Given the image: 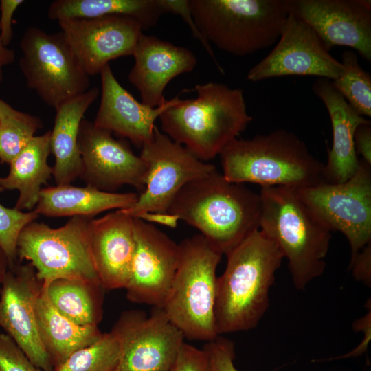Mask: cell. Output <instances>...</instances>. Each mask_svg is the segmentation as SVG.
<instances>
[{"instance_id":"15","label":"cell","mask_w":371,"mask_h":371,"mask_svg":"<svg viewBox=\"0 0 371 371\" xmlns=\"http://www.w3.org/2000/svg\"><path fill=\"white\" fill-rule=\"evenodd\" d=\"M81 157L80 177L87 186L114 192L124 185L140 193L145 189L147 168L144 161L112 133L82 120L78 135Z\"/></svg>"},{"instance_id":"19","label":"cell","mask_w":371,"mask_h":371,"mask_svg":"<svg viewBox=\"0 0 371 371\" xmlns=\"http://www.w3.org/2000/svg\"><path fill=\"white\" fill-rule=\"evenodd\" d=\"M101 99L93 123L98 127L128 139L142 148L154 136L155 122L176 104L178 96L152 108L138 102L117 81L109 64L100 73Z\"/></svg>"},{"instance_id":"43","label":"cell","mask_w":371,"mask_h":371,"mask_svg":"<svg viewBox=\"0 0 371 371\" xmlns=\"http://www.w3.org/2000/svg\"><path fill=\"white\" fill-rule=\"evenodd\" d=\"M207 363H208V362H207ZM206 371H212V370L210 369V368L208 363H207V369H206Z\"/></svg>"},{"instance_id":"6","label":"cell","mask_w":371,"mask_h":371,"mask_svg":"<svg viewBox=\"0 0 371 371\" xmlns=\"http://www.w3.org/2000/svg\"><path fill=\"white\" fill-rule=\"evenodd\" d=\"M179 245L178 267L162 309L185 339L208 342L219 335L215 304L222 254L201 234Z\"/></svg>"},{"instance_id":"9","label":"cell","mask_w":371,"mask_h":371,"mask_svg":"<svg viewBox=\"0 0 371 371\" xmlns=\"http://www.w3.org/2000/svg\"><path fill=\"white\" fill-rule=\"evenodd\" d=\"M19 68L28 88L54 109L90 88L84 71L61 31L28 27L20 43Z\"/></svg>"},{"instance_id":"44","label":"cell","mask_w":371,"mask_h":371,"mask_svg":"<svg viewBox=\"0 0 371 371\" xmlns=\"http://www.w3.org/2000/svg\"><path fill=\"white\" fill-rule=\"evenodd\" d=\"M115 371H120V370H119V367H118V368H117V370H116Z\"/></svg>"},{"instance_id":"14","label":"cell","mask_w":371,"mask_h":371,"mask_svg":"<svg viewBox=\"0 0 371 371\" xmlns=\"http://www.w3.org/2000/svg\"><path fill=\"white\" fill-rule=\"evenodd\" d=\"M135 252L124 289L132 302L162 308L179 260V245L151 223L133 218Z\"/></svg>"},{"instance_id":"32","label":"cell","mask_w":371,"mask_h":371,"mask_svg":"<svg viewBox=\"0 0 371 371\" xmlns=\"http://www.w3.org/2000/svg\"><path fill=\"white\" fill-rule=\"evenodd\" d=\"M3 190L0 187V192ZM38 216L34 210L24 212L0 204V247L5 254L10 267L16 263V243L21 231Z\"/></svg>"},{"instance_id":"42","label":"cell","mask_w":371,"mask_h":371,"mask_svg":"<svg viewBox=\"0 0 371 371\" xmlns=\"http://www.w3.org/2000/svg\"><path fill=\"white\" fill-rule=\"evenodd\" d=\"M19 111L0 99V120L16 115Z\"/></svg>"},{"instance_id":"39","label":"cell","mask_w":371,"mask_h":371,"mask_svg":"<svg viewBox=\"0 0 371 371\" xmlns=\"http://www.w3.org/2000/svg\"><path fill=\"white\" fill-rule=\"evenodd\" d=\"M354 144L357 155L362 160L371 164V127L370 123L359 125L354 135Z\"/></svg>"},{"instance_id":"18","label":"cell","mask_w":371,"mask_h":371,"mask_svg":"<svg viewBox=\"0 0 371 371\" xmlns=\"http://www.w3.org/2000/svg\"><path fill=\"white\" fill-rule=\"evenodd\" d=\"M289 13L308 24L330 51L349 47L371 62V12L359 0H288Z\"/></svg>"},{"instance_id":"30","label":"cell","mask_w":371,"mask_h":371,"mask_svg":"<svg viewBox=\"0 0 371 371\" xmlns=\"http://www.w3.org/2000/svg\"><path fill=\"white\" fill-rule=\"evenodd\" d=\"M343 70L332 84L360 115L371 117V76L360 66L352 51L341 54Z\"/></svg>"},{"instance_id":"38","label":"cell","mask_w":371,"mask_h":371,"mask_svg":"<svg viewBox=\"0 0 371 371\" xmlns=\"http://www.w3.org/2000/svg\"><path fill=\"white\" fill-rule=\"evenodd\" d=\"M349 269L355 279L370 285L371 282V245L366 246L351 261Z\"/></svg>"},{"instance_id":"35","label":"cell","mask_w":371,"mask_h":371,"mask_svg":"<svg viewBox=\"0 0 371 371\" xmlns=\"http://www.w3.org/2000/svg\"><path fill=\"white\" fill-rule=\"evenodd\" d=\"M159 1L165 14L172 13L182 17L189 26L193 36L202 44L204 49L212 58L218 71L223 74L224 70L216 60L211 44L201 34L194 21L190 12L188 0H159Z\"/></svg>"},{"instance_id":"7","label":"cell","mask_w":371,"mask_h":371,"mask_svg":"<svg viewBox=\"0 0 371 371\" xmlns=\"http://www.w3.org/2000/svg\"><path fill=\"white\" fill-rule=\"evenodd\" d=\"M188 4L210 43L238 56L273 45L289 14L288 0H188Z\"/></svg>"},{"instance_id":"16","label":"cell","mask_w":371,"mask_h":371,"mask_svg":"<svg viewBox=\"0 0 371 371\" xmlns=\"http://www.w3.org/2000/svg\"><path fill=\"white\" fill-rule=\"evenodd\" d=\"M58 23L89 76L99 74L112 60L133 56L143 33L137 21L124 16L73 19Z\"/></svg>"},{"instance_id":"36","label":"cell","mask_w":371,"mask_h":371,"mask_svg":"<svg viewBox=\"0 0 371 371\" xmlns=\"http://www.w3.org/2000/svg\"><path fill=\"white\" fill-rule=\"evenodd\" d=\"M207 363L203 349L185 341L169 371H206Z\"/></svg>"},{"instance_id":"23","label":"cell","mask_w":371,"mask_h":371,"mask_svg":"<svg viewBox=\"0 0 371 371\" xmlns=\"http://www.w3.org/2000/svg\"><path fill=\"white\" fill-rule=\"evenodd\" d=\"M100 94L93 87L58 106L50 131V150L55 158L52 175L56 185L70 184L80 177L81 157L78 135L83 116Z\"/></svg>"},{"instance_id":"37","label":"cell","mask_w":371,"mask_h":371,"mask_svg":"<svg viewBox=\"0 0 371 371\" xmlns=\"http://www.w3.org/2000/svg\"><path fill=\"white\" fill-rule=\"evenodd\" d=\"M23 3V0L0 1V39L5 47L10 45L13 37V15Z\"/></svg>"},{"instance_id":"5","label":"cell","mask_w":371,"mask_h":371,"mask_svg":"<svg viewBox=\"0 0 371 371\" xmlns=\"http://www.w3.org/2000/svg\"><path fill=\"white\" fill-rule=\"evenodd\" d=\"M259 229L288 260L295 287L304 290L322 274L330 231L310 211L295 189L261 187Z\"/></svg>"},{"instance_id":"33","label":"cell","mask_w":371,"mask_h":371,"mask_svg":"<svg viewBox=\"0 0 371 371\" xmlns=\"http://www.w3.org/2000/svg\"><path fill=\"white\" fill-rule=\"evenodd\" d=\"M203 350L212 371H238L234 363V344L231 340L218 335L214 340L206 342Z\"/></svg>"},{"instance_id":"22","label":"cell","mask_w":371,"mask_h":371,"mask_svg":"<svg viewBox=\"0 0 371 371\" xmlns=\"http://www.w3.org/2000/svg\"><path fill=\"white\" fill-rule=\"evenodd\" d=\"M312 89L325 105L332 125V147L323 168L324 182H345L355 174L360 164L354 144L355 131L359 125L370 121L356 112L335 89L330 80L319 78L313 82Z\"/></svg>"},{"instance_id":"29","label":"cell","mask_w":371,"mask_h":371,"mask_svg":"<svg viewBox=\"0 0 371 371\" xmlns=\"http://www.w3.org/2000/svg\"><path fill=\"white\" fill-rule=\"evenodd\" d=\"M120 357V341L111 330L93 344L72 353L52 371H115Z\"/></svg>"},{"instance_id":"41","label":"cell","mask_w":371,"mask_h":371,"mask_svg":"<svg viewBox=\"0 0 371 371\" xmlns=\"http://www.w3.org/2000/svg\"><path fill=\"white\" fill-rule=\"evenodd\" d=\"M10 267L9 260L5 254L0 247V287Z\"/></svg>"},{"instance_id":"13","label":"cell","mask_w":371,"mask_h":371,"mask_svg":"<svg viewBox=\"0 0 371 371\" xmlns=\"http://www.w3.org/2000/svg\"><path fill=\"white\" fill-rule=\"evenodd\" d=\"M343 66L325 47L304 21L289 13L273 49L247 73V79L258 82L286 76H312L334 80Z\"/></svg>"},{"instance_id":"3","label":"cell","mask_w":371,"mask_h":371,"mask_svg":"<svg viewBox=\"0 0 371 371\" xmlns=\"http://www.w3.org/2000/svg\"><path fill=\"white\" fill-rule=\"evenodd\" d=\"M219 155L222 175L229 182L293 189L324 182V164L297 135L286 129L236 138Z\"/></svg>"},{"instance_id":"11","label":"cell","mask_w":371,"mask_h":371,"mask_svg":"<svg viewBox=\"0 0 371 371\" xmlns=\"http://www.w3.org/2000/svg\"><path fill=\"white\" fill-rule=\"evenodd\" d=\"M139 156L147 168L145 189L132 206L121 210L133 218L149 213H167L186 185L216 170L157 127L152 140L141 148Z\"/></svg>"},{"instance_id":"24","label":"cell","mask_w":371,"mask_h":371,"mask_svg":"<svg viewBox=\"0 0 371 371\" xmlns=\"http://www.w3.org/2000/svg\"><path fill=\"white\" fill-rule=\"evenodd\" d=\"M139 194L134 192H106L87 186L71 184L43 188L34 211L49 217L81 216L89 219L109 210L132 206Z\"/></svg>"},{"instance_id":"17","label":"cell","mask_w":371,"mask_h":371,"mask_svg":"<svg viewBox=\"0 0 371 371\" xmlns=\"http://www.w3.org/2000/svg\"><path fill=\"white\" fill-rule=\"evenodd\" d=\"M41 283L28 262L10 267L0 287V327L43 371L53 367L41 341L35 311Z\"/></svg>"},{"instance_id":"10","label":"cell","mask_w":371,"mask_h":371,"mask_svg":"<svg viewBox=\"0 0 371 371\" xmlns=\"http://www.w3.org/2000/svg\"><path fill=\"white\" fill-rule=\"evenodd\" d=\"M295 190L327 229L345 236L350 261L371 243V164L360 159L358 170L345 182Z\"/></svg>"},{"instance_id":"40","label":"cell","mask_w":371,"mask_h":371,"mask_svg":"<svg viewBox=\"0 0 371 371\" xmlns=\"http://www.w3.org/2000/svg\"><path fill=\"white\" fill-rule=\"evenodd\" d=\"M16 58L12 49L3 45L0 39V83L3 81V68L12 63Z\"/></svg>"},{"instance_id":"34","label":"cell","mask_w":371,"mask_h":371,"mask_svg":"<svg viewBox=\"0 0 371 371\" xmlns=\"http://www.w3.org/2000/svg\"><path fill=\"white\" fill-rule=\"evenodd\" d=\"M0 371H43L34 365L12 339L0 333Z\"/></svg>"},{"instance_id":"25","label":"cell","mask_w":371,"mask_h":371,"mask_svg":"<svg viewBox=\"0 0 371 371\" xmlns=\"http://www.w3.org/2000/svg\"><path fill=\"white\" fill-rule=\"evenodd\" d=\"M35 311L39 337L53 368L103 335L98 326L80 325L58 313L42 285L36 299Z\"/></svg>"},{"instance_id":"4","label":"cell","mask_w":371,"mask_h":371,"mask_svg":"<svg viewBox=\"0 0 371 371\" xmlns=\"http://www.w3.org/2000/svg\"><path fill=\"white\" fill-rule=\"evenodd\" d=\"M194 89L196 98L180 99L159 118L164 133L205 161L220 155L253 118L240 89L210 82Z\"/></svg>"},{"instance_id":"21","label":"cell","mask_w":371,"mask_h":371,"mask_svg":"<svg viewBox=\"0 0 371 371\" xmlns=\"http://www.w3.org/2000/svg\"><path fill=\"white\" fill-rule=\"evenodd\" d=\"M89 235L93 265L102 289H125L135 247L133 218L117 210L90 219Z\"/></svg>"},{"instance_id":"28","label":"cell","mask_w":371,"mask_h":371,"mask_svg":"<svg viewBox=\"0 0 371 371\" xmlns=\"http://www.w3.org/2000/svg\"><path fill=\"white\" fill-rule=\"evenodd\" d=\"M54 308L72 322L95 325L102 317L100 285L77 279H56L42 286Z\"/></svg>"},{"instance_id":"2","label":"cell","mask_w":371,"mask_h":371,"mask_svg":"<svg viewBox=\"0 0 371 371\" xmlns=\"http://www.w3.org/2000/svg\"><path fill=\"white\" fill-rule=\"evenodd\" d=\"M168 214L196 228L222 255L259 229L260 194L229 182L216 170L186 185Z\"/></svg>"},{"instance_id":"1","label":"cell","mask_w":371,"mask_h":371,"mask_svg":"<svg viewBox=\"0 0 371 371\" xmlns=\"http://www.w3.org/2000/svg\"><path fill=\"white\" fill-rule=\"evenodd\" d=\"M218 277L215 319L219 335L254 328L269 306V291L284 256L260 229L226 254Z\"/></svg>"},{"instance_id":"12","label":"cell","mask_w":371,"mask_h":371,"mask_svg":"<svg viewBox=\"0 0 371 371\" xmlns=\"http://www.w3.org/2000/svg\"><path fill=\"white\" fill-rule=\"evenodd\" d=\"M121 344L120 371H169L185 342L164 310L122 313L112 330Z\"/></svg>"},{"instance_id":"8","label":"cell","mask_w":371,"mask_h":371,"mask_svg":"<svg viewBox=\"0 0 371 371\" xmlns=\"http://www.w3.org/2000/svg\"><path fill=\"white\" fill-rule=\"evenodd\" d=\"M89 221L73 216L58 228L35 221L28 223L17 239V258L29 262L42 286L60 278L100 285L91 252Z\"/></svg>"},{"instance_id":"20","label":"cell","mask_w":371,"mask_h":371,"mask_svg":"<svg viewBox=\"0 0 371 371\" xmlns=\"http://www.w3.org/2000/svg\"><path fill=\"white\" fill-rule=\"evenodd\" d=\"M129 82L138 90L142 102L152 108L166 100L164 90L176 76L192 71L197 64L194 53L156 36H140L134 54Z\"/></svg>"},{"instance_id":"31","label":"cell","mask_w":371,"mask_h":371,"mask_svg":"<svg viewBox=\"0 0 371 371\" xmlns=\"http://www.w3.org/2000/svg\"><path fill=\"white\" fill-rule=\"evenodd\" d=\"M41 126L42 122L39 117L21 111L1 119V163L10 164Z\"/></svg>"},{"instance_id":"26","label":"cell","mask_w":371,"mask_h":371,"mask_svg":"<svg viewBox=\"0 0 371 371\" xmlns=\"http://www.w3.org/2000/svg\"><path fill=\"white\" fill-rule=\"evenodd\" d=\"M49 139L50 131L32 137L9 164L8 175L0 177V187L3 190L19 191L16 210H34L39 199L41 186L47 184L52 175V167L47 163L51 153Z\"/></svg>"},{"instance_id":"27","label":"cell","mask_w":371,"mask_h":371,"mask_svg":"<svg viewBox=\"0 0 371 371\" xmlns=\"http://www.w3.org/2000/svg\"><path fill=\"white\" fill-rule=\"evenodd\" d=\"M163 14L159 0H55L47 10L48 17L57 22L124 16L137 21L143 30L154 27Z\"/></svg>"}]
</instances>
